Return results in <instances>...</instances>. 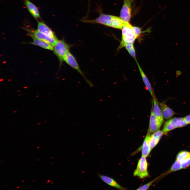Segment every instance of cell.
<instances>
[{
  "label": "cell",
  "mask_w": 190,
  "mask_h": 190,
  "mask_svg": "<svg viewBox=\"0 0 190 190\" xmlns=\"http://www.w3.org/2000/svg\"><path fill=\"white\" fill-rule=\"evenodd\" d=\"M125 47L130 55L135 61L136 60V52L133 44H126Z\"/></svg>",
  "instance_id": "21"
},
{
  "label": "cell",
  "mask_w": 190,
  "mask_h": 190,
  "mask_svg": "<svg viewBox=\"0 0 190 190\" xmlns=\"http://www.w3.org/2000/svg\"><path fill=\"white\" fill-rule=\"evenodd\" d=\"M26 7L31 15L36 19L40 18L39 10L36 6L29 0H24Z\"/></svg>",
  "instance_id": "13"
},
{
  "label": "cell",
  "mask_w": 190,
  "mask_h": 190,
  "mask_svg": "<svg viewBox=\"0 0 190 190\" xmlns=\"http://www.w3.org/2000/svg\"><path fill=\"white\" fill-rule=\"evenodd\" d=\"M18 150H16V151H17Z\"/></svg>",
  "instance_id": "38"
},
{
  "label": "cell",
  "mask_w": 190,
  "mask_h": 190,
  "mask_svg": "<svg viewBox=\"0 0 190 190\" xmlns=\"http://www.w3.org/2000/svg\"><path fill=\"white\" fill-rule=\"evenodd\" d=\"M33 38V41L30 43L31 44L39 46L45 49L53 50L54 47L49 43L45 41L35 38Z\"/></svg>",
  "instance_id": "17"
},
{
  "label": "cell",
  "mask_w": 190,
  "mask_h": 190,
  "mask_svg": "<svg viewBox=\"0 0 190 190\" xmlns=\"http://www.w3.org/2000/svg\"><path fill=\"white\" fill-rule=\"evenodd\" d=\"M162 124L155 116L151 111L149 120V126L148 132L151 134L158 130Z\"/></svg>",
  "instance_id": "9"
},
{
  "label": "cell",
  "mask_w": 190,
  "mask_h": 190,
  "mask_svg": "<svg viewBox=\"0 0 190 190\" xmlns=\"http://www.w3.org/2000/svg\"><path fill=\"white\" fill-rule=\"evenodd\" d=\"M3 160H2V161H1V162H3Z\"/></svg>",
  "instance_id": "34"
},
{
  "label": "cell",
  "mask_w": 190,
  "mask_h": 190,
  "mask_svg": "<svg viewBox=\"0 0 190 190\" xmlns=\"http://www.w3.org/2000/svg\"><path fill=\"white\" fill-rule=\"evenodd\" d=\"M133 27L135 35L137 38L143 32L141 31L140 28L138 27L133 26Z\"/></svg>",
  "instance_id": "23"
},
{
  "label": "cell",
  "mask_w": 190,
  "mask_h": 190,
  "mask_svg": "<svg viewBox=\"0 0 190 190\" xmlns=\"http://www.w3.org/2000/svg\"><path fill=\"white\" fill-rule=\"evenodd\" d=\"M53 183V182H51V184H52Z\"/></svg>",
  "instance_id": "36"
},
{
  "label": "cell",
  "mask_w": 190,
  "mask_h": 190,
  "mask_svg": "<svg viewBox=\"0 0 190 190\" xmlns=\"http://www.w3.org/2000/svg\"><path fill=\"white\" fill-rule=\"evenodd\" d=\"M31 167V166H29V167Z\"/></svg>",
  "instance_id": "39"
},
{
  "label": "cell",
  "mask_w": 190,
  "mask_h": 190,
  "mask_svg": "<svg viewBox=\"0 0 190 190\" xmlns=\"http://www.w3.org/2000/svg\"><path fill=\"white\" fill-rule=\"evenodd\" d=\"M19 187H20V186H17V187L16 188H19Z\"/></svg>",
  "instance_id": "28"
},
{
  "label": "cell",
  "mask_w": 190,
  "mask_h": 190,
  "mask_svg": "<svg viewBox=\"0 0 190 190\" xmlns=\"http://www.w3.org/2000/svg\"><path fill=\"white\" fill-rule=\"evenodd\" d=\"M35 180H34L33 181V182H35Z\"/></svg>",
  "instance_id": "31"
},
{
  "label": "cell",
  "mask_w": 190,
  "mask_h": 190,
  "mask_svg": "<svg viewBox=\"0 0 190 190\" xmlns=\"http://www.w3.org/2000/svg\"><path fill=\"white\" fill-rule=\"evenodd\" d=\"M47 182H48V183H50V182H51V180H49V179H48V180H47Z\"/></svg>",
  "instance_id": "26"
},
{
  "label": "cell",
  "mask_w": 190,
  "mask_h": 190,
  "mask_svg": "<svg viewBox=\"0 0 190 190\" xmlns=\"http://www.w3.org/2000/svg\"><path fill=\"white\" fill-rule=\"evenodd\" d=\"M53 164V163H52V164Z\"/></svg>",
  "instance_id": "40"
},
{
  "label": "cell",
  "mask_w": 190,
  "mask_h": 190,
  "mask_svg": "<svg viewBox=\"0 0 190 190\" xmlns=\"http://www.w3.org/2000/svg\"><path fill=\"white\" fill-rule=\"evenodd\" d=\"M150 136L151 134L148 132L141 147L142 156L145 157L149 156L151 150L149 142Z\"/></svg>",
  "instance_id": "12"
},
{
  "label": "cell",
  "mask_w": 190,
  "mask_h": 190,
  "mask_svg": "<svg viewBox=\"0 0 190 190\" xmlns=\"http://www.w3.org/2000/svg\"><path fill=\"white\" fill-rule=\"evenodd\" d=\"M163 134L162 131L158 130L151 135L149 142L151 150L158 143Z\"/></svg>",
  "instance_id": "14"
},
{
  "label": "cell",
  "mask_w": 190,
  "mask_h": 190,
  "mask_svg": "<svg viewBox=\"0 0 190 190\" xmlns=\"http://www.w3.org/2000/svg\"><path fill=\"white\" fill-rule=\"evenodd\" d=\"M190 156V152L186 151H182L179 152L177 154L176 160L180 161L181 163Z\"/></svg>",
  "instance_id": "19"
},
{
  "label": "cell",
  "mask_w": 190,
  "mask_h": 190,
  "mask_svg": "<svg viewBox=\"0 0 190 190\" xmlns=\"http://www.w3.org/2000/svg\"><path fill=\"white\" fill-rule=\"evenodd\" d=\"M181 169L180 162L176 159L171 168L165 174L166 175L172 172L179 170Z\"/></svg>",
  "instance_id": "20"
},
{
  "label": "cell",
  "mask_w": 190,
  "mask_h": 190,
  "mask_svg": "<svg viewBox=\"0 0 190 190\" xmlns=\"http://www.w3.org/2000/svg\"><path fill=\"white\" fill-rule=\"evenodd\" d=\"M181 163L182 169H185L190 166V156Z\"/></svg>",
  "instance_id": "22"
},
{
  "label": "cell",
  "mask_w": 190,
  "mask_h": 190,
  "mask_svg": "<svg viewBox=\"0 0 190 190\" xmlns=\"http://www.w3.org/2000/svg\"><path fill=\"white\" fill-rule=\"evenodd\" d=\"M133 0H124L120 12V17L125 22H129L130 20L131 13V5Z\"/></svg>",
  "instance_id": "8"
},
{
  "label": "cell",
  "mask_w": 190,
  "mask_h": 190,
  "mask_svg": "<svg viewBox=\"0 0 190 190\" xmlns=\"http://www.w3.org/2000/svg\"><path fill=\"white\" fill-rule=\"evenodd\" d=\"M40 147L39 146H38V147H37V148H37V149H39V148H40Z\"/></svg>",
  "instance_id": "27"
},
{
  "label": "cell",
  "mask_w": 190,
  "mask_h": 190,
  "mask_svg": "<svg viewBox=\"0 0 190 190\" xmlns=\"http://www.w3.org/2000/svg\"><path fill=\"white\" fill-rule=\"evenodd\" d=\"M81 21L85 23H98L119 29H122L126 22L120 17L101 13L97 18L91 20L82 19Z\"/></svg>",
  "instance_id": "1"
},
{
  "label": "cell",
  "mask_w": 190,
  "mask_h": 190,
  "mask_svg": "<svg viewBox=\"0 0 190 190\" xmlns=\"http://www.w3.org/2000/svg\"><path fill=\"white\" fill-rule=\"evenodd\" d=\"M153 98V106L152 111L154 114L161 124L163 121V117L161 108L159 105L157 99L154 95Z\"/></svg>",
  "instance_id": "15"
},
{
  "label": "cell",
  "mask_w": 190,
  "mask_h": 190,
  "mask_svg": "<svg viewBox=\"0 0 190 190\" xmlns=\"http://www.w3.org/2000/svg\"><path fill=\"white\" fill-rule=\"evenodd\" d=\"M183 118L187 124H190V115H188Z\"/></svg>",
  "instance_id": "24"
},
{
  "label": "cell",
  "mask_w": 190,
  "mask_h": 190,
  "mask_svg": "<svg viewBox=\"0 0 190 190\" xmlns=\"http://www.w3.org/2000/svg\"><path fill=\"white\" fill-rule=\"evenodd\" d=\"M160 106L163 118L165 119H169L174 114L173 111L165 104L162 103Z\"/></svg>",
  "instance_id": "18"
},
{
  "label": "cell",
  "mask_w": 190,
  "mask_h": 190,
  "mask_svg": "<svg viewBox=\"0 0 190 190\" xmlns=\"http://www.w3.org/2000/svg\"><path fill=\"white\" fill-rule=\"evenodd\" d=\"M32 38L40 40L49 43L53 47L58 40V39L50 37L42 33L37 30L25 28Z\"/></svg>",
  "instance_id": "7"
},
{
  "label": "cell",
  "mask_w": 190,
  "mask_h": 190,
  "mask_svg": "<svg viewBox=\"0 0 190 190\" xmlns=\"http://www.w3.org/2000/svg\"><path fill=\"white\" fill-rule=\"evenodd\" d=\"M35 146V145H33L32 146V147H34V146Z\"/></svg>",
  "instance_id": "32"
},
{
  "label": "cell",
  "mask_w": 190,
  "mask_h": 190,
  "mask_svg": "<svg viewBox=\"0 0 190 190\" xmlns=\"http://www.w3.org/2000/svg\"><path fill=\"white\" fill-rule=\"evenodd\" d=\"M135 61L137 64L142 80L146 88L149 91L151 96L153 97L154 96V95L151 84L148 78L140 67L137 60H135Z\"/></svg>",
  "instance_id": "16"
},
{
  "label": "cell",
  "mask_w": 190,
  "mask_h": 190,
  "mask_svg": "<svg viewBox=\"0 0 190 190\" xmlns=\"http://www.w3.org/2000/svg\"><path fill=\"white\" fill-rule=\"evenodd\" d=\"M7 185H5V187H6V186H7Z\"/></svg>",
  "instance_id": "33"
},
{
  "label": "cell",
  "mask_w": 190,
  "mask_h": 190,
  "mask_svg": "<svg viewBox=\"0 0 190 190\" xmlns=\"http://www.w3.org/2000/svg\"><path fill=\"white\" fill-rule=\"evenodd\" d=\"M64 61L68 65L78 72L90 86H93L92 84L85 77L80 69L75 58L69 51L65 55Z\"/></svg>",
  "instance_id": "6"
},
{
  "label": "cell",
  "mask_w": 190,
  "mask_h": 190,
  "mask_svg": "<svg viewBox=\"0 0 190 190\" xmlns=\"http://www.w3.org/2000/svg\"><path fill=\"white\" fill-rule=\"evenodd\" d=\"M40 160V159H38L37 160V161H39Z\"/></svg>",
  "instance_id": "30"
},
{
  "label": "cell",
  "mask_w": 190,
  "mask_h": 190,
  "mask_svg": "<svg viewBox=\"0 0 190 190\" xmlns=\"http://www.w3.org/2000/svg\"><path fill=\"white\" fill-rule=\"evenodd\" d=\"M148 163L146 157L142 156L139 160L133 175L143 179L149 177L148 170Z\"/></svg>",
  "instance_id": "4"
},
{
  "label": "cell",
  "mask_w": 190,
  "mask_h": 190,
  "mask_svg": "<svg viewBox=\"0 0 190 190\" xmlns=\"http://www.w3.org/2000/svg\"><path fill=\"white\" fill-rule=\"evenodd\" d=\"M71 47V45L66 43L64 39L58 40L54 46V53L58 57L60 65L64 61V58Z\"/></svg>",
  "instance_id": "3"
},
{
  "label": "cell",
  "mask_w": 190,
  "mask_h": 190,
  "mask_svg": "<svg viewBox=\"0 0 190 190\" xmlns=\"http://www.w3.org/2000/svg\"><path fill=\"white\" fill-rule=\"evenodd\" d=\"M132 26L129 22H126L122 30V40L118 49H121L127 44H134L137 38Z\"/></svg>",
  "instance_id": "2"
},
{
  "label": "cell",
  "mask_w": 190,
  "mask_h": 190,
  "mask_svg": "<svg viewBox=\"0 0 190 190\" xmlns=\"http://www.w3.org/2000/svg\"><path fill=\"white\" fill-rule=\"evenodd\" d=\"M53 157H52V158H51V159H53Z\"/></svg>",
  "instance_id": "37"
},
{
  "label": "cell",
  "mask_w": 190,
  "mask_h": 190,
  "mask_svg": "<svg viewBox=\"0 0 190 190\" xmlns=\"http://www.w3.org/2000/svg\"><path fill=\"white\" fill-rule=\"evenodd\" d=\"M37 30L50 37L57 39L53 31L47 25L42 21H38Z\"/></svg>",
  "instance_id": "11"
},
{
  "label": "cell",
  "mask_w": 190,
  "mask_h": 190,
  "mask_svg": "<svg viewBox=\"0 0 190 190\" xmlns=\"http://www.w3.org/2000/svg\"><path fill=\"white\" fill-rule=\"evenodd\" d=\"M48 183V182L47 181V182H46V183L47 184Z\"/></svg>",
  "instance_id": "35"
},
{
  "label": "cell",
  "mask_w": 190,
  "mask_h": 190,
  "mask_svg": "<svg viewBox=\"0 0 190 190\" xmlns=\"http://www.w3.org/2000/svg\"><path fill=\"white\" fill-rule=\"evenodd\" d=\"M187 125L184 118H175L170 119L165 123L162 130L164 134L175 128L182 127Z\"/></svg>",
  "instance_id": "5"
},
{
  "label": "cell",
  "mask_w": 190,
  "mask_h": 190,
  "mask_svg": "<svg viewBox=\"0 0 190 190\" xmlns=\"http://www.w3.org/2000/svg\"><path fill=\"white\" fill-rule=\"evenodd\" d=\"M24 181V180H22L21 181V182H23Z\"/></svg>",
  "instance_id": "29"
},
{
  "label": "cell",
  "mask_w": 190,
  "mask_h": 190,
  "mask_svg": "<svg viewBox=\"0 0 190 190\" xmlns=\"http://www.w3.org/2000/svg\"><path fill=\"white\" fill-rule=\"evenodd\" d=\"M98 177L104 182L111 187L120 190H126L127 188L122 186L112 178L99 173L97 174Z\"/></svg>",
  "instance_id": "10"
},
{
  "label": "cell",
  "mask_w": 190,
  "mask_h": 190,
  "mask_svg": "<svg viewBox=\"0 0 190 190\" xmlns=\"http://www.w3.org/2000/svg\"><path fill=\"white\" fill-rule=\"evenodd\" d=\"M90 0H89L88 1V12H87L88 13V12H89V8L90 7Z\"/></svg>",
  "instance_id": "25"
}]
</instances>
